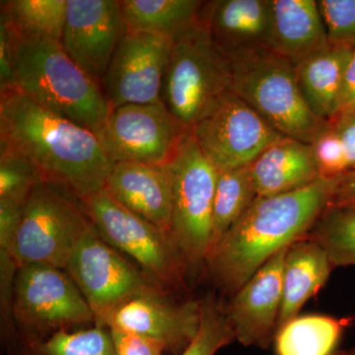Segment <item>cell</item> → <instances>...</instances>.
Listing matches in <instances>:
<instances>
[{"label":"cell","instance_id":"cell-1","mask_svg":"<svg viewBox=\"0 0 355 355\" xmlns=\"http://www.w3.org/2000/svg\"><path fill=\"white\" fill-rule=\"evenodd\" d=\"M0 144L25 156L44 183L79 200L104 189L114 167L96 133L17 88L0 92Z\"/></svg>","mask_w":355,"mask_h":355},{"label":"cell","instance_id":"cell-2","mask_svg":"<svg viewBox=\"0 0 355 355\" xmlns=\"http://www.w3.org/2000/svg\"><path fill=\"white\" fill-rule=\"evenodd\" d=\"M338 177H323L284 195L254 198L207 257L205 266L217 286L232 295L275 254L307 237L330 207Z\"/></svg>","mask_w":355,"mask_h":355},{"label":"cell","instance_id":"cell-3","mask_svg":"<svg viewBox=\"0 0 355 355\" xmlns=\"http://www.w3.org/2000/svg\"><path fill=\"white\" fill-rule=\"evenodd\" d=\"M10 32L16 88L99 137L112 111L102 86L72 60L62 42Z\"/></svg>","mask_w":355,"mask_h":355},{"label":"cell","instance_id":"cell-4","mask_svg":"<svg viewBox=\"0 0 355 355\" xmlns=\"http://www.w3.org/2000/svg\"><path fill=\"white\" fill-rule=\"evenodd\" d=\"M228 88L289 139L312 144L330 127L306 103L291 60L266 48L245 49L223 55Z\"/></svg>","mask_w":355,"mask_h":355},{"label":"cell","instance_id":"cell-5","mask_svg":"<svg viewBox=\"0 0 355 355\" xmlns=\"http://www.w3.org/2000/svg\"><path fill=\"white\" fill-rule=\"evenodd\" d=\"M227 91L225 60L200 18L174 40L161 102L191 130Z\"/></svg>","mask_w":355,"mask_h":355},{"label":"cell","instance_id":"cell-6","mask_svg":"<svg viewBox=\"0 0 355 355\" xmlns=\"http://www.w3.org/2000/svg\"><path fill=\"white\" fill-rule=\"evenodd\" d=\"M79 202L102 239L132 259L157 286L169 292L186 288L188 268L169 236L123 207L105 188Z\"/></svg>","mask_w":355,"mask_h":355},{"label":"cell","instance_id":"cell-7","mask_svg":"<svg viewBox=\"0 0 355 355\" xmlns=\"http://www.w3.org/2000/svg\"><path fill=\"white\" fill-rule=\"evenodd\" d=\"M91 227L79 200L43 182L26 200L8 251L18 268L41 265L65 270Z\"/></svg>","mask_w":355,"mask_h":355},{"label":"cell","instance_id":"cell-8","mask_svg":"<svg viewBox=\"0 0 355 355\" xmlns=\"http://www.w3.org/2000/svg\"><path fill=\"white\" fill-rule=\"evenodd\" d=\"M172 190L171 238L187 268L207 263L212 245L217 171L189 130L165 165Z\"/></svg>","mask_w":355,"mask_h":355},{"label":"cell","instance_id":"cell-9","mask_svg":"<svg viewBox=\"0 0 355 355\" xmlns=\"http://www.w3.org/2000/svg\"><path fill=\"white\" fill-rule=\"evenodd\" d=\"M12 318L16 335L30 338L95 324L92 311L69 273L50 266L19 268L13 287Z\"/></svg>","mask_w":355,"mask_h":355},{"label":"cell","instance_id":"cell-10","mask_svg":"<svg viewBox=\"0 0 355 355\" xmlns=\"http://www.w3.org/2000/svg\"><path fill=\"white\" fill-rule=\"evenodd\" d=\"M64 270L83 293L95 324L100 327L130 299L163 289L103 240L93 225L81 238Z\"/></svg>","mask_w":355,"mask_h":355},{"label":"cell","instance_id":"cell-11","mask_svg":"<svg viewBox=\"0 0 355 355\" xmlns=\"http://www.w3.org/2000/svg\"><path fill=\"white\" fill-rule=\"evenodd\" d=\"M191 132L216 171L251 165L268 146L286 137L230 90Z\"/></svg>","mask_w":355,"mask_h":355},{"label":"cell","instance_id":"cell-12","mask_svg":"<svg viewBox=\"0 0 355 355\" xmlns=\"http://www.w3.org/2000/svg\"><path fill=\"white\" fill-rule=\"evenodd\" d=\"M188 130L162 102L130 104L112 109L99 139L114 164L166 165Z\"/></svg>","mask_w":355,"mask_h":355},{"label":"cell","instance_id":"cell-13","mask_svg":"<svg viewBox=\"0 0 355 355\" xmlns=\"http://www.w3.org/2000/svg\"><path fill=\"white\" fill-rule=\"evenodd\" d=\"M174 40L146 33H125L114 51L102 88L112 109L157 104Z\"/></svg>","mask_w":355,"mask_h":355},{"label":"cell","instance_id":"cell-14","mask_svg":"<svg viewBox=\"0 0 355 355\" xmlns=\"http://www.w3.org/2000/svg\"><path fill=\"white\" fill-rule=\"evenodd\" d=\"M157 289L135 296L112 313L104 328L153 338L166 352L181 354L193 340L202 320V301L176 300Z\"/></svg>","mask_w":355,"mask_h":355},{"label":"cell","instance_id":"cell-15","mask_svg":"<svg viewBox=\"0 0 355 355\" xmlns=\"http://www.w3.org/2000/svg\"><path fill=\"white\" fill-rule=\"evenodd\" d=\"M125 33L120 1L67 0L62 46L72 60L101 86L114 51Z\"/></svg>","mask_w":355,"mask_h":355},{"label":"cell","instance_id":"cell-16","mask_svg":"<svg viewBox=\"0 0 355 355\" xmlns=\"http://www.w3.org/2000/svg\"><path fill=\"white\" fill-rule=\"evenodd\" d=\"M289 247L261 266L225 305L235 340L244 347L268 349L272 345L282 308L284 263Z\"/></svg>","mask_w":355,"mask_h":355},{"label":"cell","instance_id":"cell-17","mask_svg":"<svg viewBox=\"0 0 355 355\" xmlns=\"http://www.w3.org/2000/svg\"><path fill=\"white\" fill-rule=\"evenodd\" d=\"M105 189L171 238L172 190L165 165L114 163Z\"/></svg>","mask_w":355,"mask_h":355},{"label":"cell","instance_id":"cell-18","mask_svg":"<svg viewBox=\"0 0 355 355\" xmlns=\"http://www.w3.org/2000/svg\"><path fill=\"white\" fill-rule=\"evenodd\" d=\"M268 49L296 64L330 44L316 0H268Z\"/></svg>","mask_w":355,"mask_h":355},{"label":"cell","instance_id":"cell-19","mask_svg":"<svg viewBox=\"0 0 355 355\" xmlns=\"http://www.w3.org/2000/svg\"><path fill=\"white\" fill-rule=\"evenodd\" d=\"M258 197H273L304 189L322 175L312 146L282 137L249 165Z\"/></svg>","mask_w":355,"mask_h":355},{"label":"cell","instance_id":"cell-20","mask_svg":"<svg viewBox=\"0 0 355 355\" xmlns=\"http://www.w3.org/2000/svg\"><path fill=\"white\" fill-rule=\"evenodd\" d=\"M200 18L222 55L256 46L268 48V0L205 1Z\"/></svg>","mask_w":355,"mask_h":355},{"label":"cell","instance_id":"cell-21","mask_svg":"<svg viewBox=\"0 0 355 355\" xmlns=\"http://www.w3.org/2000/svg\"><path fill=\"white\" fill-rule=\"evenodd\" d=\"M354 51L352 46L329 44L294 64L308 107L326 123L338 118L343 76Z\"/></svg>","mask_w":355,"mask_h":355},{"label":"cell","instance_id":"cell-22","mask_svg":"<svg viewBox=\"0 0 355 355\" xmlns=\"http://www.w3.org/2000/svg\"><path fill=\"white\" fill-rule=\"evenodd\" d=\"M333 270L324 250L309 238H303L288 248L277 330L299 316L307 301L326 286Z\"/></svg>","mask_w":355,"mask_h":355},{"label":"cell","instance_id":"cell-23","mask_svg":"<svg viewBox=\"0 0 355 355\" xmlns=\"http://www.w3.org/2000/svg\"><path fill=\"white\" fill-rule=\"evenodd\" d=\"M121 13L128 32L175 40L200 19V0H123Z\"/></svg>","mask_w":355,"mask_h":355},{"label":"cell","instance_id":"cell-24","mask_svg":"<svg viewBox=\"0 0 355 355\" xmlns=\"http://www.w3.org/2000/svg\"><path fill=\"white\" fill-rule=\"evenodd\" d=\"M354 318L297 316L280 327L272 345L275 355H333Z\"/></svg>","mask_w":355,"mask_h":355},{"label":"cell","instance_id":"cell-25","mask_svg":"<svg viewBox=\"0 0 355 355\" xmlns=\"http://www.w3.org/2000/svg\"><path fill=\"white\" fill-rule=\"evenodd\" d=\"M6 347L8 355H116L111 333L97 324L44 338L15 335L6 340Z\"/></svg>","mask_w":355,"mask_h":355},{"label":"cell","instance_id":"cell-26","mask_svg":"<svg viewBox=\"0 0 355 355\" xmlns=\"http://www.w3.org/2000/svg\"><path fill=\"white\" fill-rule=\"evenodd\" d=\"M0 7V17L14 34L62 42L67 0H8Z\"/></svg>","mask_w":355,"mask_h":355},{"label":"cell","instance_id":"cell-27","mask_svg":"<svg viewBox=\"0 0 355 355\" xmlns=\"http://www.w3.org/2000/svg\"><path fill=\"white\" fill-rule=\"evenodd\" d=\"M257 197L249 166L217 171L212 212L211 251Z\"/></svg>","mask_w":355,"mask_h":355},{"label":"cell","instance_id":"cell-28","mask_svg":"<svg viewBox=\"0 0 355 355\" xmlns=\"http://www.w3.org/2000/svg\"><path fill=\"white\" fill-rule=\"evenodd\" d=\"M307 237L324 250L334 268L355 266V207H327Z\"/></svg>","mask_w":355,"mask_h":355},{"label":"cell","instance_id":"cell-29","mask_svg":"<svg viewBox=\"0 0 355 355\" xmlns=\"http://www.w3.org/2000/svg\"><path fill=\"white\" fill-rule=\"evenodd\" d=\"M43 182L25 156L0 144V202L24 205L33 189Z\"/></svg>","mask_w":355,"mask_h":355},{"label":"cell","instance_id":"cell-30","mask_svg":"<svg viewBox=\"0 0 355 355\" xmlns=\"http://www.w3.org/2000/svg\"><path fill=\"white\" fill-rule=\"evenodd\" d=\"M233 340H236L234 331L225 306L209 297L202 301V320L197 335L179 355H216Z\"/></svg>","mask_w":355,"mask_h":355},{"label":"cell","instance_id":"cell-31","mask_svg":"<svg viewBox=\"0 0 355 355\" xmlns=\"http://www.w3.org/2000/svg\"><path fill=\"white\" fill-rule=\"evenodd\" d=\"M329 41L355 48V0H319Z\"/></svg>","mask_w":355,"mask_h":355},{"label":"cell","instance_id":"cell-32","mask_svg":"<svg viewBox=\"0 0 355 355\" xmlns=\"http://www.w3.org/2000/svg\"><path fill=\"white\" fill-rule=\"evenodd\" d=\"M311 146L322 177L335 178L349 172L345 147L333 123Z\"/></svg>","mask_w":355,"mask_h":355},{"label":"cell","instance_id":"cell-33","mask_svg":"<svg viewBox=\"0 0 355 355\" xmlns=\"http://www.w3.org/2000/svg\"><path fill=\"white\" fill-rule=\"evenodd\" d=\"M109 330V329H108ZM116 355H165V347L153 338L120 330H109Z\"/></svg>","mask_w":355,"mask_h":355},{"label":"cell","instance_id":"cell-34","mask_svg":"<svg viewBox=\"0 0 355 355\" xmlns=\"http://www.w3.org/2000/svg\"><path fill=\"white\" fill-rule=\"evenodd\" d=\"M16 88L13 67V44L6 21L0 17V92Z\"/></svg>","mask_w":355,"mask_h":355},{"label":"cell","instance_id":"cell-35","mask_svg":"<svg viewBox=\"0 0 355 355\" xmlns=\"http://www.w3.org/2000/svg\"><path fill=\"white\" fill-rule=\"evenodd\" d=\"M331 123H333V127L342 139L349 171L355 170V110L340 116Z\"/></svg>","mask_w":355,"mask_h":355},{"label":"cell","instance_id":"cell-36","mask_svg":"<svg viewBox=\"0 0 355 355\" xmlns=\"http://www.w3.org/2000/svg\"><path fill=\"white\" fill-rule=\"evenodd\" d=\"M355 110V48L350 58L345 76H343L342 92H340V112L338 118ZM336 118V119H338Z\"/></svg>","mask_w":355,"mask_h":355},{"label":"cell","instance_id":"cell-37","mask_svg":"<svg viewBox=\"0 0 355 355\" xmlns=\"http://www.w3.org/2000/svg\"><path fill=\"white\" fill-rule=\"evenodd\" d=\"M331 205L355 207V170L338 177Z\"/></svg>","mask_w":355,"mask_h":355},{"label":"cell","instance_id":"cell-38","mask_svg":"<svg viewBox=\"0 0 355 355\" xmlns=\"http://www.w3.org/2000/svg\"><path fill=\"white\" fill-rule=\"evenodd\" d=\"M333 355H354L350 352V350H336Z\"/></svg>","mask_w":355,"mask_h":355},{"label":"cell","instance_id":"cell-39","mask_svg":"<svg viewBox=\"0 0 355 355\" xmlns=\"http://www.w3.org/2000/svg\"><path fill=\"white\" fill-rule=\"evenodd\" d=\"M350 352H352V354L355 355V349H350Z\"/></svg>","mask_w":355,"mask_h":355}]
</instances>
